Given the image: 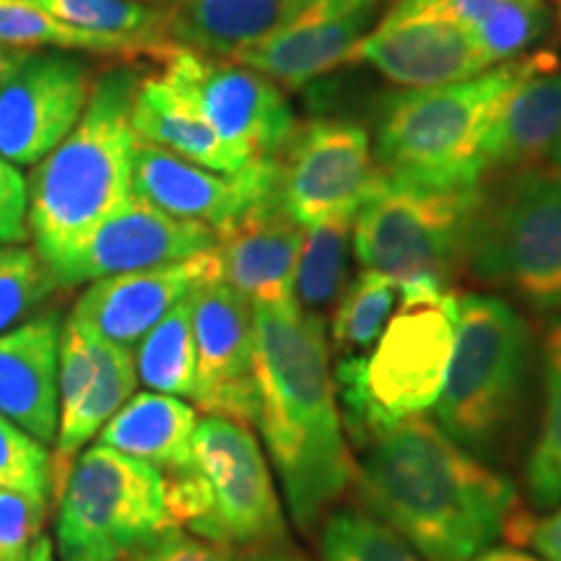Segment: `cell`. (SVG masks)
<instances>
[{
    "label": "cell",
    "instance_id": "obj_3",
    "mask_svg": "<svg viewBox=\"0 0 561 561\" xmlns=\"http://www.w3.org/2000/svg\"><path fill=\"white\" fill-rule=\"evenodd\" d=\"M140 79L115 68L94 79L79 125L37 161L30 185V237L47 265L73 252L133 195L130 125Z\"/></svg>",
    "mask_w": 561,
    "mask_h": 561
},
{
    "label": "cell",
    "instance_id": "obj_33",
    "mask_svg": "<svg viewBox=\"0 0 561 561\" xmlns=\"http://www.w3.org/2000/svg\"><path fill=\"white\" fill-rule=\"evenodd\" d=\"M322 561H419L416 551L390 528L359 510L328 517L320 536Z\"/></svg>",
    "mask_w": 561,
    "mask_h": 561
},
{
    "label": "cell",
    "instance_id": "obj_13",
    "mask_svg": "<svg viewBox=\"0 0 561 561\" xmlns=\"http://www.w3.org/2000/svg\"><path fill=\"white\" fill-rule=\"evenodd\" d=\"M94 76L66 50H32L0 83V157L34 167L76 128Z\"/></svg>",
    "mask_w": 561,
    "mask_h": 561
},
{
    "label": "cell",
    "instance_id": "obj_8",
    "mask_svg": "<svg viewBox=\"0 0 561 561\" xmlns=\"http://www.w3.org/2000/svg\"><path fill=\"white\" fill-rule=\"evenodd\" d=\"M466 261L483 284L502 286L541 312H561V170L512 172L479 195Z\"/></svg>",
    "mask_w": 561,
    "mask_h": 561
},
{
    "label": "cell",
    "instance_id": "obj_10",
    "mask_svg": "<svg viewBox=\"0 0 561 561\" xmlns=\"http://www.w3.org/2000/svg\"><path fill=\"white\" fill-rule=\"evenodd\" d=\"M167 528L161 471L100 442L73 460L58 489L62 561H123Z\"/></svg>",
    "mask_w": 561,
    "mask_h": 561
},
{
    "label": "cell",
    "instance_id": "obj_36",
    "mask_svg": "<svg viewBox=\"0 0 561 561\" xmlns=\"http://www.w3.org/2000/svg\"><path fill=\"white\" fill-rule=\"evenodd\" d=\"M47 502L0 489V561H26L42 536Z\"/></svg>",
    "mask_w": 561,
    "mask_h": 561
},
{
    "label": "cell",
    "instance_id": "obj_37",
    "mask_svg": "<svg viewBox=\"0 0 561 561\" xmlns=\"http://www.w3.org/2000/svg\"><path fill=\"white\" fill-rule=\"evenodd\" d=\"M123 561H237V557L229 546L193 536L182 528H167Z\"/></svg>",
    "mask_w": 561,
    "mask_h": 561
},
{
    "label": "cell",
    "instance_id": "obj_12",
    "mask_svg": "<svg viewBox=\"0 0 561 561\" xmlns=\"http://www.w3.org/2000/svg\"><path fill=\"white\" fill-rule=\"evenodd\" d=\"M284 159L276 161V195L301 229L322 221L354 219L380 187V170L367 130L339 121L294 128Z\"/></svg>",
    "mask_w": 561,
    "mask_h": 561
},
{
    "label": "cell",
    "instance_id": "obj_23",
    "mask_svg": "<svg viewBox=\"0 0 561 561\" xmlns=\"http://www.w3.org/2000/svg\"><path fill=\"white\" fill-rule=\"evenodd\" d=\"M301 0H178L167 9V39L187 50L234 58L263 42Z\"/></svg>",
    "mask_w": 561,
    "mask_h": 561
},
{
    "label": "cell",
    "instance_id": "obj_20",
    "mask_svg": "<svg viewBox=\"0 0 561 561\" xmlns=\"http://www.w3.org/2000/svg\"><path fill=\"white\" fill-rule=\"evenodd\" d=\"M301 244L305 229L286 214L273 193L227 229L216 231L221 280L250 305L294 301Z\"/></svg>",
    "mask_w": 561,
    "mask_h": 561
},
{
    "label": "cell",
    "instance_id": "obj_38",
    "mask_svg": "<svg viewBox=\"0 0 561 561\" xmlns=\"http://www.w3.org/2000/svg\"><path fill=\"white\" fill-rule=\"evenodd\" d=\"M26 210H30L26 178L16 164L0 157V248L26 242L30 237Z\"/></svg>",
    "mask_w": 561,
    "mask_h": 561
},
{
    "label": "cell",
    "instance_id": "obj_21",
    "mask_svg": "<svg viewBox=\"0 0 561 561\" xmlns=\"http://www.w3.org/2000/svg\"><path fill=\"white\" fill-rule=\"evenodd\" d=\"M60 335L58 310L0 333V413L42 445L58 437Z\"/></svg>",
    "mask_w": 561,
    "mask_h": 561
},
{
    "label": "cell",
    "instance_id": "obj_22",
    "mask_svg": "<svg viewBox=\"0 0 561 561\" xmlns=\"http://www.w3.org/2000/svg\"><path fill=\"white\" fill-rule=\"evenodd\" d=\"M561 133V58L541 50L525 55L517 81L504 96L486 140V172L530 170L551 159Z\"/></svg>",
    "mask_w": 561,
    "mask_h": 561
},
{
    "label": "cell",
    "instance_id": "obj_44",
    "mask_svg": "<svg viewBox=\"0 0 561 561\" xmlns=\"http://www.w3.org/2000/svg\"><path fill=\"white\" fill-rule=\"evenodd\" d=\"M551 161H553V167H559V170H561V133H559L557 144H553V151H551Z\"/></svg>",
    "mask_w": 561,
    "mask_h": 561
},
{
    "label": "cell",
    "instance_id": "obj_9",
    "mask_svg": "<svg viewBox=\"0 0 561 561\" xmlns=\"http://www.w3.org/2000/svg\"><path fill=\"white\" fill-rule=\"evenodd\" d=\"M479 195V187L421 191L380 182L354 216L356 257L367 271L388 276L401 294L445 291L466 257Z\"/></svg>",
    "mask_w": 561,
    "mask_h": 561
},
{
    "label": "cell",
    "instance_id": "obj_46",
    "mask_svg": "<svg viewBox=\"0 0 561 561\" xmlns=\"http://www.w3.org/2000/svg\"><path fill=\"white\" fill-rule=\"evenodd\" d=\"M557 3V11H559V24H561V0H553Z\"/></svg>",
    "mask_w": 561,
    "mask_h": 561
},
{
    "label": "cell",
    "instance_id": "obj_42",
    "mask_svg": "<svg viewBox=\"0 0 561 561\" xmlns=\"http://www.w3.org/2000/svg\"><path fill=\"white\" fill-rule=\"evenodd\" d=\"M26 53H32V50H16V47L0 45V83H3L5 76H9L11 70L26 58Z\"/></svg>",
    "mask_w": 561,
    "mask_h": 561
},
{
    "label": "cell",
    "instance_id": "obj_4",
    "mask_svg": "<svg viewBox=\"0 0 561 561\" xmlns=\"http://www.w3.org/2000/svg\"><path fill=\"white\" fill-rule=\"evenodd\" d=\"M523 58L468 81L413 89L382 112L375 161L382 182L421 191H468L486 174V140Z\"/></svg>",
    "mask_w": 561,
    "mask_h": 561
},
{
    "label": "cell",
    "instance_id": "obj_17",
    "mask_svg": "<svg viewBox=\"0 0 561 561\" xmlns=\"http://www.w3.org/2000/svg\"><path fill=\"white\" fill-rule=\"evenodd\" d=\"M273 193L276 159L252 161L248 170L221 174L146 140H136L133 149V195L174 219L221 231Z\"/></svg>",
    "mask_w": 561,
    "mask_h": 561
},
{
    "label": "cell",
    "instance_id": "obj_30",
    "mask_svg": "<svg viewBox=\"0 0 561 561\" xmlns=\"http://www.w3.org/2000/svg\"><path fill=\"white\" fill-rule=\"evenodd\" d=\"M351 231H354V219L348 216L305 229V244L294 276V301L305 312L320 318V312H325L343 294Z\"/></svg>",
    "mask_w": 561,
    "mask_h": 561
},
{
    "label": "cell",
    "instance_id": "obj_35",
    "mask_svg": "<svg viewBox=\"0 0 561 561\" xmlns=\"http://www.w3.org/2000/svg\"><path fill=\"white\" fill-rule=\"evenodd\" d=\"M0 489L47 502L53 489V455L0 413Z\"/></svg>",
    "mask_w": 561,
    "mask_h": 561
},
{
    "label": "cell",
    "instance_id": "obj_43",
    "mask_svg": "<svg viewBox=\"0 0 561 561\" xmlns=\"http://www.w3.org/2000/svg\"><path fill=\"white\" fill-rule=\"evenodd\" d=\"M26 561H55V549H53V541L47 536H39L37 541H34L30 557Z\"/></svg>",
    "mask_w": 561,
    "mask_h": 561
},
{
    "label": "cell",
    "instance_id": "obj_18",
    "mask_svg": "<svg viewBox=\"0 0 561 561\" xmlns=\"http://www.w3.org/2000/svg\"><path fill=\"white\" fill-rule=\"evenodd\" d=\"M385 3L390 0H301L276 32L231 60L284 87H305L351 58Z\"/></svg>",
    "mask_w": 561,
    "mask_h": 561
},
{
    "label": "cell",
    "instance_id": "obj_25",
    "mask_svg": "<svg viewBox=\"0 0 561 561\" xmlns=\"http://www.w3.org/2000/svg\"><path fill=\"white\" fill-rule=\"evenodd\" d=\"M195 409L164 392H138L100 432V445L130 455L161 471H180L191 462Z\"/></svg>",
    "mask_w": 561,
    "mask_h": 561
},
{
    "label": "cell",
    "instance_id": "obj_40",
    "mask_svg": "<svg viewBox=\"0 0 561 561\" xmlns=\"http://www.w3.org/2000/svg\"><path fill=\"white\" fill-rule=\"evenodd\" d=\"M466 561H541V559L530 557V553H525V551H515V549H486Z\"/></svg>",
    "mask_w": 561,
    "mask_h": 561
},
{
    "label": "cell",
    "instance_id": "obj_45",
    "mask_svg": "<svg viewBox=\"0 0 561 561\" xmlns=\"http://www.w3.org/2000/svg\"><path fill=\"white\" fill-rule=\"evenodd\" d=\"M151 3H157V5H164V9H170V5L178 3V0H151Z\"/></svg>",
    "mask_w": 561,
    "mask_h": 561
},
{
    "label": "cell",
    "instance_id": "obj_6",
    "mask_svg": "<svg viewBox=\"0 0 561 561\" xmlns=\"http://www.w3.org/2000/svg\"><path fill=\"white\" fill-rule=\"evenodd\" d=\"M530 369V331L507 301L458 299V328L437 401L439 430L479 458L500 455L520 419Z\"/></svg>",
    "mask_w": 561,
    "mask_h": 561
},
{
    "label": "cell",
    "instance_id": "obj_28",
    "mask_svg": "<svg viewBox=\"0 0 561 561\" xmlns=\"http://www.w3.org/2000/svg\"><path fill=\"white\" fill-rule=\"evenodd\" d=\"M193 294V291H191ZM191 294L138 341L136 375L151 392L193 396L195 390V339Z\"/></svg>",
    "mask_w": 561,
    "mask_h": 561
},
{
    "label": "cell",
    "instance_id": "obj_26",
    "mask_svg": "<svg viewBox=\"0 0 561 561\" xmlns=\"http://www.w3.org/2000/svg\"><path fill=\"white\" fill-rule=\"evenodd\" d=\"M73 30L115 42L125 58L161 62L174 47L167 39V9L149 0H30Z\"/></svg>",
    "mask_w": 561,
    "mask_h": 561
},
{
    "label": "cell",
    "instance_id": "obj_7",
    "mask_svg": "<svg viewBox=\"0 0 561 561\" xmlns=\"http://www.w3.org/2000/svg\"><path fill=\"white\" fill-rule=\"evenodd\" d=\"M172 528L224 546H278L286 541L280 502L268 460L250 426L206 416L193 434L191 462L164 476Z\"/></svg>",
    "mask_w": 561,
    "mask_h": 561
},
{
    "label": "cell",
    "instance_id": "obj_15",
    "mask_svg": "<svg viewBox=\"0 0 561 561\" xmlns=\"http://www.w3.org/2000/svg\"><path fill=\"white\" fill-rule=\"evenodd\" d=\"M348 60L367 62L385 79L411 89L447 87L494 68L453 19L413 0H396Z\"/></svg>",
    "mask_w": 561,
    "mask_h": 561
},
{
    "label": "cell",
    "instance_id": "obj_34",
    "mask_svg": "<svg viewBox=\"0 0 561 561\" xmlns=\"http://www.w3.org/2000/svg\"><path fill=\"white\" fill-rule=\"evenodd\" d=\"M55 289H60L58 278L37 250L3 244L0 248V333L11 331L21 320L37 312Z\"/></svg>",
    "mask_w": 561,
    "mask_h": 561
},
{
    "label": "cell",
    "instance_id": "obj_1",
    "mask_svg": "<svg viewBox=\"0 0 561 561\" xmlns=\"http://www.w3.org/2000/svg\"><path fill=\"white\" fill-rule=\"evenodd\" d=\"M257 421L291 517L301 528L331 510L356 476L339 409L325 325L297 301L252 305Z\"/></svg>",
    "mask_w": 561,
    "mask_h": 561
},
{
    "label": "cell",
    "instance_id": "obj_31",
    "mask_svg": "<svg viewBox=\"0 0 561 561\" xmlns=\"http://www.w3.org/2000/svg\"><path fill=\"white\" fill-rule=\"evenodd\" d=\"M0 45L16 47V50L39 47V50L121 55L125 58L115 42L73 30V26L53 19L47 11L37 9L30 0H0Z\"/></svg>",
    "mask_w": 561,
    "mask_h": 561
},
{
    "label": "cell",
    "instance_id": "obj_11",
    "mask_svg": "<svg viewBox=\"0 0 561 561\" xmlns=\"http://www.w3.org/2000/svg\"><path fill=\"white\" fill-rule=\"evenodd\" d=\"M161 66V81L178 91L224 144L250 161L273 159L289 144L297 128L294 112L268 76L187 47H174Z\"/></svg>",
    "mask_w": 561,
    "mask_h": 561
},
{
    "label": "cell",
    "instance_id": "obj_39",
    "mask_svg": "<svg viewBox=\"0 0 561 561\" xmlns=\"http://www.w3.org/2000/svg\"><path fill=\"white\" fill-rule=\"evenodd\" d=\"M525 543H530L546 561H561V504L553 507L551 515L530 523Z\"/></svg>",
    "mask_w": 561,
    "mask_h": 561
},
{
    "label": "cell",
    "instance_id": "obj_14",
    "mask_svg": "<svg viewBox=\"0 0 561 561\" xmlns=\"http://www.w3.org/2000/svg\"><path fill=\"white\" fill-rule=\"evenodd\" d=\"M195 339L193 401L206 416L257 421L255 320L252 305L221 278L191 294Z\"/></svg>",
    "mask_w": 561,
    "mask_h": 561
},
{
    "label": "cell",
    "instance_id": "obj_41",
    "mask_svg": "<svg viewBox=\"0 0 561 561\" xmlns=\"http://www.w3.org/2000/svg\"><path fill=\"white\" fill-rule=\"evenodd\" d=\"M250 561H307V559L299 557L297 551L284 549V546H265L263 551H257L255 557H250Z\"/></svg>",
    "mask_w": 561,
    "mask_h": 561
},
{
    "label": "cell",
    "instance_id": "obj_32",
    "mask_svg": "<svg viewBox=\"0 0 561 561\" xmlns=\"http://www.w3.org/2000/svg\"><path fill=\"white\" fill-rule=\"evenodd\" d=\"M398 299V286L388 276L364 271L346 291L341 294L333 318V343L341 354L354 356L380 339Z\"/></svg>",
    "mask_w": 561,
    "mask_h": 561
},
{
    "label": "cell",
    "instance_id": "obj_19",
    "mask_svg": "<svg viewBox=\"0 0 561 561\" xmlns=\"http://www.w3.org/2000/svg\"><path fill=\"white\" fill-rule=\"evenodd\" d=\"M210 278H221L216 248L161 268L91 280L70 318L104 341L133 348L174 305Z\"/></svg>",
    "mask_w": 561,
    "mask_h": 561
},
{
    "label": "cell",
    "instance_id": "obj_29",
    "mask_svg": "<svg viewBox=\"0 0 561 561\" xmlns=\"http://www.w3.org/2000/svg\"><path fill=\"white\" fill-rule=\"evenodd\" d=\"M543 416L525 468L530 504L551 510L561 504V320L543 339Z\"/></svg>",
    "mask_w": 561,
    "mask_h": 561
},
{
    "label": "cell",
    "instance_id": "obj_2",
    "mask_svg": "<svg viewBox=\"0 0 561 561\" xmlns=\"http://www.w3.org/2000/svg\"><path fill=\"white\" fill-rule=\"evenodd\" d=\"M364 502L430 561H466L507 536L520 515L507 476L413 416L364 445Z\"/></svg>",
    "mask_w": 561,
    "mask_h": 561
},
{
    "label": "cell",
    "instance_id": "obj_24",
    "mask_svg": "<svg viewBox=\"0 0 561 561\" xmlns=\"http://www.w3.org/2000/svg\"><path fill=\"white\" fill-rule=\"evenodd\" d=\"M130 125L138 140L159 146L206 170L237 174L252 164L244 153L224 144L198 112L161 81V76L140 79L136 100H133Z\"/></svg>",
    "mask_w": 561,
    "mask_h": 561
},
{
    "label": "cell",
    "instance_id": "obj_27",
    "mask_svg": "<svg viewBox=\"0 0 561 561\" xmlns=\"http://www.w3.org/2000/svg\"><path fill=\"white\" fill-rule=\"evenodd\" d=\"M453 19L491 66L520 58L549 30L546 0H413Z\"/></svg>",
    "mask_w": 561,
    "mask_h": 561
},
{
    "label": "cell",
    "instance_id": "obj_5",
    "mask_svg": "<svg viewBox=\"0 0 561 561\" xmlns=\"http://www.w3.org/2000/svg\"><path fill=\"white\" fill-rule=\"evenodd\" d=\"M403 305L369 356H346L335 369L341 416L356 445L437 405L458 328V297L401 294Z\"/></svg>",
    "mask_w": 561,
    "mask_h": 561
},
{
    "label": "cell",
    "instance_id": "obj_16",
    "mask_svg": "<svg viewBox=\"0 0 561 561\" xmlns=\"http://www.w3.org/2000/svg\"><path fill=\"white\" fill-rule=\"evenodd\" d=\"M216 248V231L195 221L167 216L130 195L115 214L66 257L50 263L60 286L161 268Z\"/></svg>",
    "mask_w": 561,
    "mask_h": 561
}]
</instances>
